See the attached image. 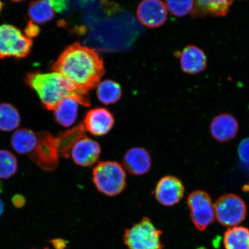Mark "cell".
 Returning a JSON list of instances; mask_svg holds the SVG:
<instances>
[{"label": "cell", "instance_id": "e575fe53", "mask_svg": "<svg viewBox=\"0 0 249 249\" xmlns=\"http://www.w3.org/2000/svg\"><path fill=\"white\" fill-rule=\"evenodd\" d=\"M245 191H249V185L248 186V188L245 190Z\"/></svg>", "mask_w": 249, "mask_h": 249}, {"label": "cell", "instance_id": "1f68e13d", "mask_svg": "<svg viewBox=\"0 0 249 249\" xmlns=\"http://www.w3.org/2000/svg\"><path fill=\"white\" fill-rule=\"evenodd\" d=\"M3 189H4V185L1 180H0V194L2 192Z\"/></svg>", "mask_w": 249, "mask_h": 249}, {"label": "cell", "instance_id": "3957f363", "mask_svg": "<svg viewBox=\"0 0 249 249\" xmlns=\"http://www.w3.org/2000/svg\"><path fill=\"white\" fill-rule=\"evenodd\" d=\"M92 180L98 191L114 197L121 194L125 188V171L117 161H102L93 169Z\"/></svg>", "mask_w": 249, "mask_h": 249}, {"label": "cell", "instance_id": "ffe728a7", "mask_svg": "<svg viewBox=\"0 0 249 249\" xmlns=\"http://www.w3.org/2000/svg\"><path fill=\"white\" fill-rule=\"evenodd\" d=\"M226 249H249V230L244 227H233L225 233Z\"/></svg>", "mask_w": 249, "mask_h": 249}, {"label": "cell", "instance_id": "83f0119b", "mask_svg": "<svg viewBox=\"0 0 249 249\" xmlns=\"http://www.w3.org/2000/svg\"><path fill=\"white\" fill-rule=\"evenodd\" d=\"M12 203L15 208H21L26 204V200L23 195L18 194L12 197Z\"/></svg>", "mask_w": 249, "mask_h": 249}, {"label": "cell", "instance_id": "6da1fadb", "mask_svg": "<svg viewBox=\"0 0 249 249\" xmlns=\"http://www.w3.org/2000/svg\"><path fill=\"white\" fill-rule=\"evenodd\" d=\"M52 68L86 93L97 87L105 73L104 61L98 53L77 42L65 49Z\"/></svg>", "mask_w": 249, "mask_h": 249}, {"label": "cell", "instance_id": "5b68a950", "mask_svg": "<svg viewBox=\"0 0 249 249\" xmlns=\"http://www.w3.org/2000/svg\"><path fill=\"white\" fill-rule=\"evenodd\" d=\"M33 40L12 25L0 26V58H23L29 54Z\"/></svg>", "mask_w": 249, "mask_h": 249}, {"label": "cell", "instance_id": "8992f818", "mask_svg": "<svg viewBox=\"0 0 249 249\" xmlns=\"http://www.w3.org/2000/svg\"><path fill=\"white\" fill-rule=\"evenodd\" d=\"M214 211L218 222L231 227L242 223L247 213L245 202L238 196L233 194L223 195L218 198Z\"/></svg>", "mask_w": 249, "mask_h": 249}, {"label": "cell", "instance_id": "f546056e", "mask_svg": "<svg viewBox=\"0 0 249 249\" xmlns=\"http://www.w3.org/2000/svg\"><path fill=\"white\" fill-rule=\"evenodd\" d=\"M55 12H62L67 8V1H51Z\"/></svg>", "mask_w": 249, "mask_h": 249}, {"label": "cell", "instance_id": "d4e9b609", "mask_svg": "<svg viewBox=\"0 0 249 249\" xmlns=\"http://www.w3.org/2000/svg\"><path fill=\"white\" fill-rule=\"evenodd\" d=\"M166 5L171 14L177 17H183L192 14L194 10V1H167Z\"/></svg>", "mask_w": 249, "mask_h": 249}, {"label": "cell", "instance_id": "9a60e30c", "mask_svg": "<svg viewBox=\"0 0 249 249\" xmlns=\"http://www.w3.org/2000/svg\"><path fill=\"white\" fill-rule=\"evenodd\" d=\"M123 164L125 169L132 175H144L151 169V156L144 148H132L124 154Z\"/></svg>", "mask_w": 249, "mask_h": 249}, {"label": "cell", "instance_id": "f1b7e54d", "mask_svg": "<svg viewBox=\"0 0 249 249\" xmlns=\"http://www.w3.org/2000/svg\"><path fill=\"white\" fill-rule=\"evenodd\" d=\"M50 242L55 249H65L67 247V242L63 239H53Z\"/></svg>", "mask_w": 249, "mask_h": 249}, {"label": "cell", "instance_id": "4316f807", "mask_svg": "<svg viewBox=\"0 0 249 249\" xmlns=\"http://www.w3.org/2000/svg\"><path fill=\"white\" fill-rule=\"evenodd\" d=\"M24 31L26 36L31 39L32 37H36L38 35L40 32V29L39 27L37 26L36 24L33 22L32 21H30V22L28 23L27 26Z\"/></svg>", "mask_w": 249, "mask_h": 249}, {"label": "cell", "instance_id": "7a4b0ae2", "mask_svg": "<svg viewBox=\"0 0 249 249\" xmlns=\"http://www.w3.org/2000/svg\"><path fill=\"white\" fill-rule=\"evenodd\" d=\"M26 83L35 90L40 101L49 110H54L64 99L73 98L79 104L90 106L88 93L78 89L69 81L57 72L43 73L36 71L27 74Z\"/></svg>", "mask_w": 249, "mask_h": 249}, {"label": "cell", "instance_id": "cb8c5ba5", "mask_svg": "<svg viewBox=\"0 0 249 249\" xmlns=\"http://www.w3.org/2000/svg\"><path fill=\"white\" fill-rule=\"evenodd\" d=\"M18 164L15 156L7 150L0 149V179H9L17 172Z\"/></svg>", "mask_w": 249, "mask_h": 249}, {"label": "cell", "instance_id": "52a82bcc", "mask_svg": "<svg viewBox=\"0 0 249 249\" xmlns=\"http://www.w3.org/2000/svg\"><path fill=\"white\" fill-rule=\"evenodd\" d=\"M36 135L38 143L34 151L29 154V157L43 170L54 171L57 169L59 163L56 138L47 131L39 132Z\"/></svg>", "mask_w": 249, "mask_h": 249}, {"label": "cell", "instance_id": "ba28073f", "mask_svg": "<svg viewBox=\"0 0 249 249\" xmlns=\"http://www.w3.org/2000/svg\"><path fill=\"white\" fill-rule=\"evenodd\" d=\"M188 205L196 228L199 231H204L214 221V207L210 196L204 191L193 192L188 196Z\"/></svg>", "mask_w": 249, "mask_h": 249}, {"label": "cell", "instance_id": "484cf974", "mask_svg": "<svg viewBox=\"0 0 249 249\" xmlns=\"http://www.w3.org/2000/svg\"><path fill=\"white\" fill-rule=\"evenodd\" d=\"M238 154L242 162L249 166V138L244 139L239 144Z\"/></svg>", "mask_w": 249, "mask_h": 249}, {"label": "cell", "instance_id": "d6986e66", "mask_svg": "<svg viewBox=\"0 0 249 249\" xmlns=\"http://www.w3.org/2000/svg\"><path fill=\"white\" fill-rule=\"evenodd\" d=\"M78 102L73 98L62 100L55 108L56 121L64 127H70L75 123L78 113Z\"/></svg>", "mask_w": 249, "mask_h": 249}, {"label": "cell", "instance_id": "ac0fdd59", "mask_svg": "<svg viewBox=\"0 0 249 249\" xmlns=\"http://www.w3.org/2000/svg\"><path fill=\"white\" fill-rule=\"evenodd\" d=\"M14 150L19 154H30L36 148L38 137L32 130L20 129L15 131L11 140Z\"/></svg>", "mask_w": 249, "mask_h": 249}, {"label": "cell", "instance_id": "836d02e7", "mask_svg": "<svg viewBox=\"0 0 249 249\" xmlns=\"http://www.w3.org/2000/svg\"><path fill=\"white\" fill-rule=\"evenodd\" d=\"M197 249H208L206 248H205V247H200V248H197Z\"/></svg>", "mask_w": 249, "mask_h": 249}, {"label": "cell", "instance_id": "603a6c76", "mask_svg": "<svg viewBox=\"0 0 249 249\" xmlns=\"http://www.w3.org/2000/svg\"><path fill=\"white\" fill-rule=\"evenodd\" d=\"M20 116L17 108L9 104L0 105V130L12 131L20 123Z\"/></svg>", "mask_w": 249, "mask_h": 249}, {"label": "cell", "instance_id": "277c9868", "mask_svg": "<svg viewBox=\"0 0 249 249\" xmlns=\"http://www.w3.org/2000/svg\"><path fill=\"white\" fill-rule=\"evenodd\" d=\"M162 231L148 217H142L124 231L123 239L127 249H163Z\"/></svg>", "mask_w": 249, "mask_h": 249}, {"label": "cell", "instance_id": "30bf717a", "mask_svg": "<svg viewBox=\"0 0 249 249\" xmlns=\"http://www.w3.org/2000/svg\"><path fill=\"white\" fill-rule=\"evenodd\" d=\"M137 15L140 22L146 27L157 28L166 22L167 8L162 1L147 0L140 3Z\"/></svg>", "mask_w": 249, "mask_h": 249}, {"label": "cell", "instance_id": "2e32d148", "mask_svg": "<svg viewBox=\"0 0 249 249\" xmlns=\"http://www.w3.org/2000/svg\"><path fill=\"white\" fill-rule=\"evenodd\" d=\"M231 0H201L195 1L194 16L209 15L212 17H225L233 3Z\"/></svg>", "mask_w": 249, "mask_h": 249}, {"label": "cell", "instance_id": "e0dca14e", "mask_svg": "<svg viewBox=\"0 0 249 249\" xmlns=\"http://www.w3.org/2000/svg\"><path fill=\"white\" fill-rule=\"evenodd\" d=\"M86 129L80 124L67 131L62 132L56 138L58 153L62 157H70L71 149L80 139L85 136Z\"/></svg>", "mask_w": 249, "mask_h": 249}, {"label": "cell", "instance_id": "7c38bea8", "mask_svg": "<svg viewBox=\"0 0 249 249\" xmlns=\"http://www.w3.org/2000/svg\"><path fill=\"white\" fill-rule=\"evenodd\" d=\"M114 124L113 115L107 109L96 108L87 113L83 125L92 135L102 136L110 131Z\"/></svg>", "mask_w": 249, "mask_h": 249}, {"label": "cell", "instance_id": "d590c367", "mask_svg": "<svg viewBox=\"0 0 249 249\" xmlns=\"http://www.w3.org/2000/svg\"><path fill=\"white\" fill-rule=\"evenodd\" d=\"M42 249H50L49 248H48V247H46V248H43Z\"/></svg>", "mask_w": 249, "mask_h": 249}, {"label": "cell", "instance_id": "44dd1931", "mask_svg": "<svg viewBox=\"0 0 249 249\" xmlns=\"http://www.w3.org/2000/svg\"><path fill=\"white\" fill-rule=\"evenodd\" d=\"M28 14L33 22L43 24L53 18L55 10L51 1H37L31 2Z\"/></svg>", "mask_w": 249, "mask_h": 249}, {"label": "cell", "instance_id": "4fadbf2b", "mask_svg": "<svg viewBox=\"0 0 249 249\" xmlns=\"http://www.w3.org/2000/svg\"><path fill=\"white\" fill-rule=\"evenodd\" d=\"M239 124L232 115L223 113L214 117L211 121L210 131L213 138L219 142H227L237 135Z\"/></svg>", "mask_w": 249, "mask_h": 249}, {"label": "cell", "instance_id": "d6a6232c", "mask_svg": "<svg viewBox=\"0 0 249 249\" xmlns=\"http://www.w3.org/2000/svg\"><path fill=\"white\" fill-rule=\"evenodd\" d=\"M2 7H3L2 2L0 1V11H1V9H2Z\"/></svg>", "mask_w": 249, "mask_h": 249}, {"label": "cell", "instance_id": "9c48e42d", "mask_svg": "<svg viewBox=\"0 0 249 249\" xmlns=\"http://www.w3.org/2000/svg\"><path fill=\"white\" fill-rule=\"evenodd\" d=\"M184 193L185 187L181 180L171 176L163 177L159 180L154 192L157 201L166 207L178 204Z\"/></svg>", "mask_w": 249, "mask_h": 249}, {"label": "cell", "instance_id": "7402d4cb", "mask_svg": "<svg viewBox=\"0 0 249 249\" xmlns=\"http://www.w3.org/2000/svg\"><path fill=\"white\" fill-rule=\"evenodd\" d=\"M122 95L121 87L113 80H105L97 86L99 100L105 105L117 102Z\"/></svg>", "mask_w": 249, "mask_h": 249}, {"label": "cell", "instance_id": "4dcf8cb0", "mask_svg": "<svg viewBox=\"0 0 249 249\" xmlns=\"http://www.w3.org/2000/svg\"><path fill=\"white\" fill-rule=\"evenodd\" d=\"M3 212H4V204H3L1 199L0 198V216L2 215Z\"/></svg>", "mask_w": 249, "mask_h": 249}, {"label": "cell", "instance_id": "8fae6325", "mask_svg": "<svg viewBox=\"0 0 249 249\" xmlns=\"http://www.w3.org/2000/svg\"><path fill=\"white\" fill-rule=\"evenodd\" d=\"M101 153L100 145L97 142L84 136L73 146L71 151V158L78 166L87 167L94 164Z\"/></svg>", "mask_w": 249, "mask_h": 249}, {"label": "cell", "instance_id": "5bb4252c", "mask_svg": "<svg viewBox=\"0 0 249 249\" xmlns=\"http://www.w3.org/2000/svg\"><path fill=\"white\" fill-rule=\"evenodd\" d=\"M179 55L180 68L186 73L198 74L207 68V56L197 46H187L180 53Z\"/></svg>", "mask_w": 249, "mask_h": 249}]
</instances>
